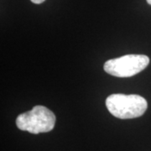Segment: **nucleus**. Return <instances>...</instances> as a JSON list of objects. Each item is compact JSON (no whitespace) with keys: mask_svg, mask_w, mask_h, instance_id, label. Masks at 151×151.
I'll use <instances>...</instances> for the list:
<instances>
[{"mask_svg":"<svg viewBox=\"0 0 151 151\" xmlns=\"http://www.w3.org/2000/svg\"><path fill=\"white\" fill-rule=\"evenodd\" d=\"M146 1H147V3H148L150 5H151V0H146Z\"/></svg>","mask_w":151,"mask_h":151,"instance_id":"nucleus-5","label":"nucleus"},{"mask_svg":"<svg viewBox=\"0 0 151 151\" xmlns=\"http://www.w3.org/2000/svg\"><path fill=\"white\" fill-rule=\"evenodd\" d=\"M55 116L50 109L41 105L35 106L26 113L19 114L16 119L17 127L31 134L47 133L54 129Z\"/></svg>","mask_w":151,"mask_h":151,"instance_id":"nucleus-2","label":"nucleus"},{"mask_svg":"<svg viewBox=\"0 0 151 151\" xmlns=\"http://www.w3.org/2000/svg\"><path fill=\"white\" fill-rule=\"evenodd\" d=\"M150 58L145 55H126L107 60L103 69L109 75L117 77H131L145 70Z\"/></svg>","mask_w":151,"mask_h":151,"instance_id":"nucleus-3","label":"nucleus"},{"mask_svg":"<svg viewBox=\"0 0 151 151\" xmlns=\"http://www.w3.org/2000/svg\"><path fill=\"white\" fill-rule=\"evenodd\" d=\"M32 3L34 4H42L43 2H45V0H30Z\"/></svg>","mask_w":151,"mask_h":151,"instance_id":"nucleus-4","label":"nucleus"},{"mask_svg":"<svg viewBox=\"0 0 151 151\" xmlns=\"http://www.w3.org/2000/svg\"><path fill=\"white\" fill-rule=\"evenodd\" d=\"M109 113L120 119L139 118L145 113L148 103L145 97L137 94H112L106 99Z\"/></svg>","mask_w":151,"mask_h":151,"instance_id":"nucleus-1","label":"nucleus"}]
</instances>
